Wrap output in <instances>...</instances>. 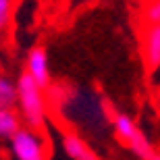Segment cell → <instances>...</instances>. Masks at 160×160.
<instances>
[{
	"mask_svg": "<svg viewBox=\"0 0 160 160\" xmlns=\"http://www.w3.org/2000/svg\"><path fill=\"white\" fill-rule=\"evenodd\" d=\"M62 106H71L69 121L73 123V127L92 131V133H96L98 129H106L108 125L112 127V119L108 114L104 98L94 94L92 89H71Z\"/></svg>",
	"mask_w": 160,
	"mask_h": 160,
	"instance_id": "1",
	"label": "cell"
},
{
	"mask_svg": "<svg viewBox=\"0 0 160 160\" xmlns=\"http://www.w3.org/2000/svg\"><path fill=\"white\" fill-rule=\"evenodd\" d=\"M17 110L23 119V125L31 129L44 131L48 125V100L46 89H42L27 73H21L17 79Z\"/></svg>",
	"mask_w": 160,
	"mask_h": 160,
	"instance_id": "2",
	"label": "cell"
},
{
	"mask_svg": "<svg viewBox=\"0 0 160 160\" xmlns=\"http://www.w3.org/2000/svg\"><path fill=\"white\" fill-rule=\"evenodd\" d=\"M12 160H50V148L42 131L23 125L8 139Z\"/></svg>",
	"mask_w": 160,
	"mask_h": 160,
	"instance_id": "3",
	"label": "cell"
},
{
	"mask_svg": "<svg viewBox=\"0 0 160 160\" xmlns=\"http://www.w3.org/2000/svg\"><path fill=\"white\" fill-rule=\"evenodd\" d=\"M33 81L40 85L42 89H48L52 83V75H50V60H48V50L44 46H33L25 56V69Z\"/></svg>",
	"mask_w": 160,
	"mask_h": 160,
	"instance_id": "4",
	"label": "cell"
},
{
	"mask_svg": "<svg viewBox=\"0 0 160 160\" xmlns=\"http://www.w3.org/2000/svg\"><path fill=\"white\" fill-rule=\"evenodd\" d=\"M60 143H62L65 154L71 160H100L94 148L85 142V137H81L75 131H65L60 137Z\"/></svg>",
	"mask_w": 160,
	"mask_h": 160,
	"instance_id": "5",
	"label": "cell"
},
{
	"mask_svg": "<svg viewBox=\"0 0 160 160\" xmlns=\"http://www.w3.org/2000/svg\"><path fill=\"white\" fill-rule=\"evenodd\" d=\"M143 58L152 73L160 71V23L150 25L143 38Z\"/></svg>",
	"mask_w": 160,
	"mask_h": 160,
	"instance_id": "6",
	"label": "cell"
},
{
	"mask_svg": "<svg viewBox=\"0 0 160 160\" xmlns=\"http://www.w3.org/2000/svg\"><path fill=\"white\" fill-rule=\"evenodd\" d=\"M23 127V119L17 108H2L0 110V139H11Z\"/></svg>",
	"mask_w": 160,
	"mask_h": 160,
	"instance_id": "7",
	"label": "cell"
},
{
	"mask_svg": "<svg viewBox=\"0 0 160 160\" xmlns=\"http://www.w3.org/2000/svg\"><path fill=\"white\" fill-rule=\"evenodd\" d=\"M127 148H129L139 160H154L156 158V150L152 148L150 139L146 137V133H143L142 129H137L135 135L127 142Z\"/></svg>",
	"mask_w": 160,
	"mask_h": 160,
	"instance_id": "8",
	"label": "cell"
},
{
	"mask_svg": "<svg viewBox=\"0 0 160 160\" xmlns=\"http://www.w3.org/2000/svg\"><path fill=\"white\" fill-rule=\"evenodd\" d=\"M137 129H139V127L135 125V121L131 119L129 114H125V112L112 114V131H114V135L119 137L125 146H127V142H129L131 137L135 135Z\"/></svg>",
	"mask_w": 160,
	"mask_h": 160,
	"instance_id": "9",
	"label": "cell"
},
{
	"mask_svg": "<svg viewBox=\"0 0 160 160\" xmlns=\"http://www.w3.org/2000/svg\"><path fill=\"white\" fill-rule=\"evenodd\" d=\"M17 81L8 77L6 73H0V110L2 108H17Z\"/></svg>",
	"mask_w": 160,
	"mask_h": 160,
	"instance_id": "10",
	"label": "cell"
},
{
	"mask_svg": "<svg viewBox=\"0 0 160 160\" xmlns=\"http://www.w3.org/2000/svg\"><path fill=\"white\" fill-rule=\"evenodd\" d=\"M12 12H15V0H0V38L11 29Z\"/></svg>",
	"mask_w": 160,
	"mask_h": 160,
	"instance_id": "11",
	"label": "cell"
},
{
	"mask_svg": "<svg viewBox=\"0 0 160 160\" xmlns=\"http://www.w3.org/2000/svg\"><path fill=\"white\" fill-rule=\"evenodd\" d=\"M154 160H160V152H156V158Z\"/></svg>",
	"mask_w": 160,
	"mask_h": 160,
	"instance_id": "12",
	"label": "cell"
}]
</instances>
